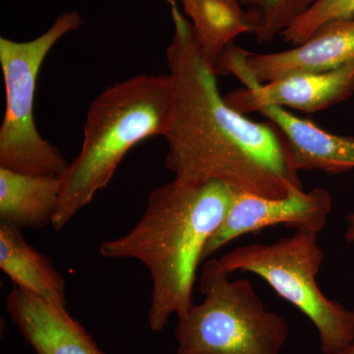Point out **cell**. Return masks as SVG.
Wrapping results in <instances>:
<instances>
[{"instance_id": "1", "label": "cell", "mask_w": 354, "mask_h": 354, "mask_svg": "<svg viewBox=\"0 0 354 354\" xmlns=\"http://www.w3.org/2000/svg\"><path fill=\"white\" fill-rule=\"evenodd\" d=\"M167 2L174 32L165 57L174 109L165 135L167 169L179 180L218 181L239 194L279 199L304 189L278 128L228 106L189 20L176 0Z\"/></svg>"}, {"instance_id": "2", "label": "cell", "mask_w": 354, "mask_h": 354, "mask_svg": "<svg viewBox=\"0 0 354 354\" xmlns=\"http://www.w3.org/2000/svg\"><path fill=\"white\" fill-rule=\"evenodd\" d=\"M236 194L218 181L174 178L151 191L143 215L127 234L100 247L102 257L140 261L148 269L152 279L148 322L153 332H162L171 315L183 316L194 304L203 251Z\"/></svg>"}, {"instance_id": "3", "label": "cell", "mask_w": 354, "mask_h": 354, "mask_svg": "<svg viewBox=\"0 0 354 354\" xmlns=\"http://www.w3.org/2000/svg\"><path fill=\"white\" fill-rule=\"evenodd\" d=\"M174 109L169 73L131 77L97 95L88 109L80 152L59 176L53 227L62 230L109 185L133 147L151 137H165Z\"/></svg>"}, {"instance_id": "4", "label": "cell", "mask_w": 354, "mask_h": 354, "mask_svg": "<svg viewBox=\"0 0 354 354\" xmlns=\"http://www.w3.org/2000/svg\"><path fill=\"white\" fill-rule=\"evenodd\" d=\"M218 259L205 261L204 300L178 317L176 354H281L290 337L283 317L267 309L246 279H230Z\"/></svg>"}, {"instance_id": "5", "label": "cell", "mask_w": 354, "mask_h": 354, "mask_svg": "<svg viewBox=\"0 0 354 354\" xmlns=\"http://www.w3.org/2000/svg\"><path fill=\"white\" fill-rule=\"evenodd\" d=\"M318 234L295 230L272 243L237 247L220 258L223 269L252 272L315 326L323 354H339L354 344V313L326 297L316 277L324 261Z\"/></svg>"}, {"instance_id": "6", "label": "cell", "mask_w": 354, "mask_h": 354, "mask_svg": "<svg viewBox=\"0 0 354 354\" xmlns=\"http://www.w3.org/2000/svg\"><path fill=\"white\" fill-rule=\"evenodd\" d=\"M83 24L75 10L60 14L36 39H0V64L6 87V113L0 127V167L36 176L64 174L68 162L39 134L35 121V97L39 70L53 46Z\"/></svg>"}, {"instance_id": "7", "label": "cell", "mask_w": 354, "mask_h": 354, "mask_svg": "<svg viewBox=\"0 0 354 354\" xmlns=\"http://www.w3.org/2000/svg\"><path fill=\"white\" fill-rule=\"evenodd\" d=\"M354 60V16L324 25L305 43L288 50L252 53L232 46L221 57L218 71L232 74L244 88L305 72L339 68Z\"/></svg>"}, {"instance_id": "8", "label": "cell", "mask_w": 354, "mask_h": 354, "mask_svg": "<svg viewBox=\"0 0 354 354\" xmlns=\"http://www.w3.org/2000/svg\"><path fill=\"white\" fill-rule=\"evenodd\" d=\"M332 209V197L324 188L295 190L279 199L237 193L225 220L207 242L202 262L242 235L274 225L319 234L327 225Z\"/></svg>"}, {"instance_id": "9", "label": "cell", "mask_w": 354, "mask_h": 354, "mask_svg": "<svg viewBox=\"0 0 354 354\" xmlns=\"http://www.w3.org/2000/svg\"><path fill=\"white\" fill-rule=\"evenodd\" d=\"M354 92V60L339 68L305 72L241 88L223 95L230 108L247 114L266 106L314 113L346 101Z\"/></svg>"}, {"instance_id": "10", "label": "cell", "mask_w": 354, "mask_h": 354, "mask_svg": "<svg viewBox=\"0 0 354 354\" xmlns=\"http://www.w3.org/2000/svg\"><path fill=\"white\" fill-rule=\"evenodd\" d=\"M6 309L37 354H106L65 305L28 295L14 286L7 295Z\"/></svg>"}, {"instance_id": "11", "label": "cell", "mask_w": 354, "mask_h": 354, "mask_svg": "<svg viewBox=\"0 0 354 354\" xmlns=\"http://www.w3.org/2000/svg\"><path fill=\"white\" fill-rule=\"evenodd\" d=\"M283 135L298 171H321L339 174L354 169V137L326 131L288 109L266 106L259 111Z\"/></svg>"}, {"instance_id": "12", "label": "cell", "mask_w": 354, "mask_h": 354, "mask_svg": "<svg viewBox=\"0 0 354 354\" xmlns=\"http://www.w3.org/2000/svg\"><path fill=\"white\" fill-rule=\"evenodd\" d=\"M59 192V176L21 174L0 167L1 223L21 230L51 225Z\"/></svg>"}, {"instance_id": "13", "label": "cell", "mask_w": 354, "mask_h": 354, "mask_svg": "<svg viewBox=\"0 0 354 354\" xmlns=\"http://www.w3.org/2000/svg\"><path fill=\"white\" fill-rule=\"evenodd\" d=\"M0 269L28 295L67 306L66 281L53 259L28 244L22 230L0 225Z\"/></svg>"}, {"instance_id": "14", "label": "cell", "mask_w": 354, "mask_h": 354, "mask_svg": "<svg viewBox=\"0 0 354 354\" xmlns=\"http://www.w3.org/2000/svg\"><path fill=\"white\" fill-rule=\"evenodd\" d=\"M200 50L214 70L223 53L254 26L241 0H180ZM216 72V71H215Z\"/></svg>"}, {"instance_id": "15", "label": "cell", "mask_w": 354, "mask_h": 354, "mask_svg": "<svg viewBox=\"0 0 354 354\" xmlns=\"http://www.w3.org/2000/svg\"><path fill=\"white\" fill-rule=\"evenodd\" d=\"M316 0H245L258 44L268 43L288 29Z\"/></svg>"}, {"instance_id": "16", "label": "cell", "mask_w": 354, "mask_h": 354, "mask_svg": "<svg viewBox=\"0 0 354 354\" xmlns=\"http://www.w3.org/2000/svg\"><path fill=\"white\" fill-rule=\"evenodd\" d=\"M353 16L354 0H316L306 12L281 32V37L291 46H300L324 25Z\"/></svg>"}, {"instance_id": "17", "label": "cell", "mask_w": 354, "mask_h": 354, "mask_svg": "<svg viewBox=\"0 0 354 354\" xmlns=\"http://www.w3.org/2000/svg\"><path fill=\"white\" fill-rule=\"evenodd\" d=\"M346 230L344 232V239L348 242L353 243L354 242V213L348 214L346 216ZM354 313V308L353 310Z\"/></svg>"}, {"instance_id": "18", "label": "cell", "mask_w": 354, "mask_h": 354, "mask_svg": "<svg viewBox=\"0 0 354 354\" xmlns=\"http://www.w3.org/2000/svg\"><path fill=\"white\" fill-rule=\"evenodd\" d=\"M339 354H354V344H351V346H348V348L344 349V351H342V353Z\"/></svg>"}, {"instance_id": "19", "label": "cell", "mask_w": 354, "mask_h": 354, "mask_svg": "<svg viewBox=\"0 0 354 354\" xmlns=\"http://www.w3.org/2000/svg\"><path fill=\"white\" fill-rule=\"evenodd\" d=\"M242 1V3H244V2H245V0H241Z\"/></svg>"}]
</instances>
